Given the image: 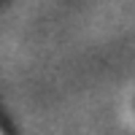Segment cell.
Here are the masks:
<instances>
[{
	"mask_svg": "<svg viewBox=\"0 0 135 135\" xmlns=\"http://www.w3.org/2000/svg\"><path fill=\"white\" fill-rule=\"evenodd\" d=\"M0 135H14V132H11V127L6 124V119H3V116H0Z\"/></svg>",
	"mask_w": 135,
	"mask_h": 135,
	"instance_id": "obj_1",
	"label": "cell"
}]
</instances>
